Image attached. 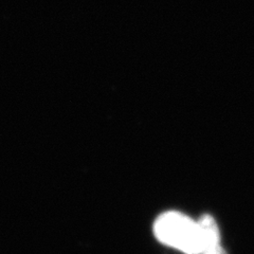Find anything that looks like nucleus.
I'll return each mask as SVG.
<instances>
[{
    "label": "nucleus",
    "mask_w": 254,
    "mask_h": 254,
    "mask_svg": "<svg viewBox=\"0 0 254 254\" xmlns=\"http://www.w3.org/2000/svg\"><path fill=\"white\" fill-rule=\"evenodd\" d=\"M157 240L186 254H200L201 230L198 220H193L180 212H165L154 224Z\"/></svg>",
    "instance_id": "1"
},
{
    "label": "nucleus",
    "mask_w": 254,
    "mask_h": 254,
    "mask_svg": "<svg viewBox=\"0 0 254 254\" xmlns=\"http://www.w3.org/2000/svg\"><path fill=\"white\" fill-rule=\"evenodd\" d=\"M198 224L202 238L200 254H228L220 244V233L215 219L209 214H204L198 219Z\"/></svg>",
    "instance_id": "2"
}]
</instances>
